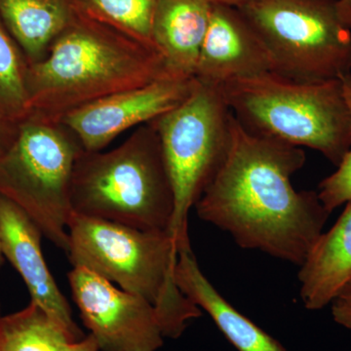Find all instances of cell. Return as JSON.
<instances>
[{"label":"cell","mask_w":351,"mask_h":351,"mask_svg":"<svg viewBox=\"0 0 351 351\" xmlns=\"http://www.w3.org/2000/svg\"><path fill=\"white\" fill-rule=\"evenodd\" d=\"M230 130L225 162L195 204L198 217L241 248L301 267L331 214L317 191H297L291 182L306 152L250 133L233 114Z\"/></svg>","instance_id":"cell-1"},{"label":"cell","mask_w":351,"mask_h":351,"mask_svg":"<svg viewBox=\"0 0 351 351\" xmlns=\"http://www.w3.org/2000/svg\"><path fill=\"white\" fill-rule=\"evenodd\" d=\"M169 77L156 48L78 8L46 56L29 64V114L61 121L106 97Z\"/></svg>","instance_id":"cell-2"},{"label":"cell","mask_w":351,"mask_h":351,"mask_svg":"<svg viewBox=\"0 0 351 351\" xmlns=\"http://www.w3.org/2000/svg\"><path fill=\"white\" fill-rule=\"evenodd\" d=\"M69 261L151 302L164 338L179 339L201 309L176 285L178 251L169 232L138 230L73 212Z\"/></svg>","instance_id":"cell-3"},{"label":"cell","mask_w":351,"mask_h":351,"mask_svg":"<svg viewBox=\"0 0 351 351\" xmlns=\"http://www.w3.org/2000/svg\"><path fill=\"white\" fill-rule=\"evenodd\" d=\"M71 202L76 214L169 232L174 191L154 124L137 127L110 151H83L73 169Z\"/></svg>","instance_id":"cell-4"},{"label":"cell","mask_w":351,"mask_h":351,"mask_svg":"<svg viewBox=\"0 0 351 351\" xmlns=\"http://www.w3.org/2000/svg\"><path fill=\"white\" fill-rule=\"evenodd\" d=\"M219 88L250 133L315 149L336 166L350 149L351 112L341 80L301 83L267 71Z\"/></svg>","instance_id":"cell-5"},{"label":"cell","mask_w":351,"mask_h":351,"mask_svg":"<svg viewBox=\"0 0 351 351\" xmlns=\"http://www.w3.org/2000/svg\"><path fill=\"white\" fill-rule=\"evenodd\" d=\"M237 8L267 48L271 73L301 83L351 75V29L338 0H251Z\"/></svg>","instance_id":"cell-6"},{"label":"cell","mask_w":351,"mask_h":351,"mask_svg":"<svg viewBox=\"0 0 351 351\" xmlns=\"http://www.w3.org/2000/svg\"><path fill=\"white\" fill-rule=\"evenodd\" d=\"M80 141L62 121L29 114L0 158V195L18 205L44 237L68 252V223L73 208L71 180Z\"/></svg>","instance_id":"cell-7"},{"label":"cell","mask_w":351,"mask_h":351,"mask_svg":"<svg viewBox=\"0 0 351 351\" xmlns=\"http://www.w3.org/2000/svg\"><path fill=\"white\" fill-rule=\"evenodd\" d=\"M232 114L219 86L195 80L186 100L152 121L160 138L174 191L169 233L177 251L191 246L189 212L225 162Z\"/></svg>","instance_id":"cell-8"},{"label":"cell","mask_w":351,"mask_h":351,"mask_svg":"<svg viewBox=\"0 0 351 351\" xmlns=\"http://www.w3.org/2000/svg\"><path fill=\"white\" fill-rule=\"evenodd\" d=\"M73 299L99 351H157L164 336L151 302L84 267L68 274Z\"/></svg>","instance_id":"cell-9"},{"label":"cell","mask_w":351,"mask_h":351,"mask_svg":"<svg viewBox=\"0 0 351 351\" xmlns=\"http://www.w3.org/2000/svg\"><path fill=\"white\" fill-rule=\"evenodd\" d=\"M195 80L163 78L113 94L73 110L62 122L86 152L104 151L114 138L149 123L188 98Z\"/></svg>","instance_id":"cell-10"},{"label":"cell","mask_w":351,"mask_h":351,"mask_svg":"<svg viewBox=\"0 0 351 351\" xmlns=\"http://www.w3.org/2000/svg\"><path fill=\"white\" fill-rule=\"evenodd\" d=\"M43 233L29 215L0 195V246L29 290L31 302L59 323L75 341L84 337L73 311L48 269L41 249Z\"/></svg>","instance_id":"cell-11"},{"label":"cell","mask_w":351,"mask_h":351,"mask_svg":"<svg viewBox=\"0 0 351 351\" xmlns=\"http://www.w3.org/2000/svg\"><path fill=\"white\" fill-rule=\"evenodd\" d=\"M267 71H272L269 52L239 8L212 4L195 80L203 84L221 86L230 80Z\"/></svg>","instance_id":"cell-12"},{"label":"cell","mask_w":351,"mask_h":351,"mask_svg":"<svg viewBox=\"0 0 351 351\" xmlns=\"http://www.w3.org/2000/svg\"><path fill=\"white\" fill-rule=\"evenodd\" d=\"M212 4L209 0H157L152 41L172 77L195 78Z\"/></svg>","instance_id":"cell-13"},{"label":"cell","mask_w":351,"mask_h":351,"mask_svg":"<svg viewBox=\"0 0 351 351\" xmlns=\"http://www.w3.org/2000/svg\"><path fill=\"white\" fill-rule=\"evenodd\" d=\"M176 285L195 306L206 311L237 351H288L253 321L226 301L201 271L191 246L178 252Z\"/></svg>","instance_id":"cell-14"},{"label":"cell","mask_w":351,"mask_h":351,"mask_svg":"<svg viewBox=\"0 0 351 351\" xmlns=\"http://www.w3.org/2000/svg\"><path fill=\"white\" fill-rule=\"evenodd\" d=\"M300 295L308 311H320L351 281V201L323 232L300 267Z\"/></svg>","instance_id":"cell-15"},{"label":"cell","mask_w":351,"mask_h":351,"mask_svg":"<svg viewBox=\"0 0 351 351\" xmlns=\"http://www.w3.org/2000/svg\"><path fill=\"white\" fill-rule=\"evenodd\" d=\"M77 9L75 0H0V18L29 64L46 56Z\"/></svg>","instance_id":"cell-16"},{"label":"cell","mask_w":351,"mask_h":351,"mask_svg":"<svg viewBox=\"0 0 351 351\" xmlns=\"http://www.w3.org/2000/svg\"><path fill=\"white\" fill-rule=\"evenodd\" d=\"M77 343L32 302L0 318V351H75Z\"/></svg>","instance_id":"cell-17"},{"label":"cell","mask_w":351,"mask_h":351,"mask_svg":"<svg viewBox=\"0 0 351 351\" xmlns=\"http://www.w3.org/2000/svg\"><path fill=\"white\" fill-rule=\"evenodd\" d=\"M27 71L19 45L0 24V114L16 123L29 115Z\"/></svg>","instance_id":"cell-18"},{"label":"cell","mask_w":351,"mask_h":351,"mask_svg":"<svg viewBox=\"0 0 351 351\" xmlns=\"http://www.w3.org/2000/svg\"><path fill=\"white\" fill-rule=\"evenodd\" d=\"M78 8L136 40L154 47L152 20L157 0H75ZM157 50V49H156Z\"/></svg>","instance_id":"cell-19"},{"label":"cell","mask_w":351,"mask_h":351,"mask_svg":"<svg viewBox=\"0 0 351 351\" xmlns=\"http://www.w3.org/2000/svg\"><path fill=\"white\" fill-rule=\"evenodd\" d=\"M341 82L351 112V75L341 78ZM337 167L336 172L325 178L318 186V197L330 213L351 201V147Z\"/></svg>","instance_id":"cell-20"},{"label":"cell","mask_w":351,"mask_h":351,"mask_svg":"<svg viewBox=\"0 0 351 351\" xmlns=\"http://www.w3.org/2000/svg\"><path fill=\"white\" fill-rule=\"evenodd\" d=\"M332 320L351 331V281L331 302Z\"/></svg>","instance_id":"cell-21"},{"label":"cell","mask_w":351,"mask_h":351,"mask_svg":"<svg viewBox=\"0 0 351 351\" xmlns=\"http://www.w3.org/2000/svg\"><path fill=\"white\" fill-rule=\"evenodd\" d=\"M19 124L0 114V158L10 149L15 142Z\"/></svg>","instance_id":"cell-22"},{"label":"cell","mask_w":351,"mask_h":351,"mask_svg":"<svg viewBox=\"0 0 351 351\" xmlns=\"http://www.w3.org/2000/svg\"><path fill=\"white\" fill-rule=\"evenodd\" d=\"M338 5L341 19L351 29V0H338Z\"/></svg>","instance_id":"cell-23"},{"label":"cell","mask_w":351,"mask_h":351,"mask_svg":"<svg viewBox=\"0 0 351 351\" xmlns=\"http://www.w3.org/2000/svg\"><path fill=\"white\" fill-rule=\"evenodd\" d=\"M75 351H99L96 339L92 335H89L86 338H83L82 341L76 343Z\"/></svg>","instance_id":"cell-24"},{"label":"cell","mask_w":351,"mask_h":351,"mask_svg":"<svg viewBox=\"0 0 351 351\" xmlns=\"http://www.w3.org/2000/svg\"><path fill=\"white\" fill-rule=\"evenodd\" d=\"M209 1L213 2V3H223L228 4V5L239 7L244 5L245 3L251 1V0H209Z\"/></svg>","instance_id":"cell-25"},{"label":"cell","mask_w":351,"mask_h":351,"mask_svg":"<svg viewBox=\"0 0 351 351\" xmlns=\"http://www.w3.org/2000/svg\"><path fill=\"white\" fill-rule=\"evenodd\" d=\"M3 263H4L3 254H2L1 246H0V269H1L2 265H3Z\"/></svg>","instance_id":"cell-26"},{"label":"cell","mask_w":351,"mask_h":351,"mask_svg":"<svg viewBox=\"0 0 351 351\" xmlns=\"http://www.w3.org/2000/svg\"><path fill=\"white\" fill-rule=\"evenodd\" d=\"M2 313H1V306H0V318H1Z\"/></svg>","instance_id":"cell-27"}]
</instances>
